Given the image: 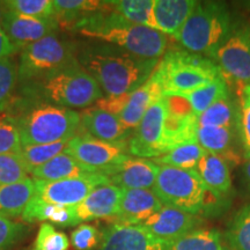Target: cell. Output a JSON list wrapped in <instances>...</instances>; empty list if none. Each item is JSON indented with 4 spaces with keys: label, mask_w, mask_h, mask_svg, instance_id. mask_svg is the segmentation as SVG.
<instances>
[{
    "label": "cell",
    "mask_w": 250,
    "mask_h": 250,
    "mask_svg": "<svg viewBox=\"0 0 250 250\" xmlns=\"http://www.w3.org/2000/svg\"><path fill=\"white\" fill-rule=\"evenodd\" d=\"M78 62L98 81L104 96H121L139 88L160 59H147L105 43H94L77 52Z\"/></svg>",
    "instance_id": "cell-1"
},
{
    "label": "cell",
    "mask_w": 250,
    "mask_h": 250,
    "mask_svg": "<svg viewBox=\"0 0 250 250\" xmlns=\"http://www.w3.org/2000/svg\"><path fill=\"white\" fill-rule=\"evenodd\" d=\"M71 29L87 39L115 45L143 58L161 59L167 51L168 39L165 34L125 20L112 11L108 1L104 7L80 20Z\"/></svg>",
    "instance_id": "cell-2"
},
{
    "label": "cell",
    "mask_w": 250,
    "mask_h": 250,
    "mask_svg": "<svg viewBox=\"0 0 250 250\" xmlns=\"http://www.w3.org/2000/svg\"><path fill=\"white\" fill-rule=\"evenodd\" d=\"M21 102L48 103L62 108H87L104 96L101 87L79 62L40 79L21 83Z\"/></svg>",
    "instance_id": "cell-3"
},
{
    "label": "cell",
    "mask_w": 250,
    "mask_h": 250,
    "mask_svg": "<svg viewBox=\"0 0 250 250\" xmlns=\"http://www.w3.org/2000/svg\"><path fill=\"white\" fill-rule=\"evenodd\" d=\"M21 111L13 115L20 130L21 144L42 145L71 140L80 131V114L73 109L48 103L17 102Z\"/></svg>",
    "instance_id": "cell-4"
},
{
    "label": "cell",
    "mask_w": 250,
    "mask_h": 250,
    "mask_svg": "<svg viewBox=\"0 0 250 250\" xmlns=\"http://www.w3.org/2000/svg\"><path fill=\"white\" fill-rule=\"evenodd\" d=\"M232 28V17L224 4L197 1L192 13L174 39L187 51L212 59Z\"/></svg>",
    "instance_id": "cell-5"
},
{
    "label": "cell",
    "mask_w": 250,
    "mask_h": 250,
    "mask_svg": "<svg viewBox=\"0 0 250 250\" xmlns=\"http://www.w3.org/2000/svg\"><path fill=\"white\" fill-rule=\"evenodd\" d=\"M153 191L162 204L202 217L223 199L211 191L196 170L160 166Z\"/></svg>",
    "instance_id": "cell-6"
},
{
    "label": "cell",
    "mask_w": 250,
    "mask_h": 250,
    "mask_svg": "<svg viewBox=\"0 0 250 250\" xmlns=\"http://www.w3.org/2000/svg\"><path fill=\"white\" fill-rule=\"evenodd\" d=\"M155 70L160 76L164 96L190 92L224 77L211 58L187 50H167Z\"/></svg>",
    "instance_id": "cell-7"
},
{
    "label": "cell",
    "mask_w": 250,
    "mask_h": 250,
    "mask_svg": "<svg viewBox=\"0 0 250 250\" xmlns=\"http://www.w3.org/2000/svg\"><path fill=\"white\" fill-rule=\"evenodd\" d=\"M76 50L74 44L62 39L57 33L24 46L20 52L18 64L19 83L40 79L76 64Z\"/></svg>",
    "instance_id": "cell-8"
},
{
    "label": "cell",
    "mask_w": 250,
    "mask_h": 250,
    "mask_svg": "<svg viewBox=\"0 0 250 250\" xmlns=\"http://www.w3.org/2000/svg\"><path fill=\"white\" fill-rule=\"evenodd\" d=\"M168 103L162 96L145 112L129 140V153L140 159L159 158L169 151L167 136Z\"/></svg>",
    "instance_id": "cell-9"
},
{
    "label": "cell",
    "mask_w": 250,
    "mask_h": 250,
    "mask_svg": "<svg viewBox=\"0 0 250 250\" xmlns=\"http://www.w3.org/2000/svg\"><path fill=\"white\" fill-rule=\"evenodd\" d=\"M225 79L230 78L243 87L250 86V26H233L229 35L212 57Z\"/></svg>",
    "instance_id": "cell-10"
},
{
    "label": "cell",
    "mask_w": 250,
    "mask_h": 250,
    "mask_svg": "<svg viewBox=\"0 0 250 250\" xmlns=\"http://www.w3.org/2000/svg\"><path fill=\"white\" fill-rule=\"evenodd\" d=\"M65 153L73 156L87 167L103 175V171L126 161L129 153V140L121 143H108L96 139L89 134L80 132L67 144Z\"/></svg>",
    "instance_id": "cell-11"
},
{
    "label": "cell",
    "mask_w": 250,
    "mask_h": 250,
    "mask_svg": "<svg viewBox=\"0 0 250 250\" xmlns=\"http://www.w3.org/2000/svg\"><path fill=\"white\" fill-rule=\"evenodd\" d=\"M34 182L36 197L52 204L62 206H76L95 188L103 184H110L108 177L100 173L59 181L34 180Z\"/></svg>",
    "instance_id": "cell-12"
},
{
    "label": "cell",
    "mask_w": 250,
    "mask_h": 250,
    "mask_svg": "<svg viewBox=\"0 0 250 250\" xmlns=\"http://www.w3.org/2000/svg\"><path fill=\"white\" fill-rule=\"evenodd\" d=\"M58 27L59 23L56 19L27 17L11 11L4 6L1 29L9 41L20 50L50 34L57 33Z\"/></svg>",
    "instance_id": "cell-13"
},
{
    "label": "cell",
    "mask_w": 250,
    "mask_h": 250,
    "mask_svg": "<svg viewBox=\"0 0 250 250\" xmlns=\"http://www.w3.org/2000/svg\"><path fill=\"white\" fill-rule=\"evenodd\" d=\"M167 243L156 239L142 225L114 224L102 232L99 250H166Z\"/></svg>",
    "instance_id": "cell-14"
},
{
    "label": "cell",
    "mask_w": 250,
    "mask_h": 250,
    "mask_svg": "<svg viewBox=\"0 0 250 250\" xmlns=\"http://www.w3.org/2000/svg\"><path fill=\"white\" fill-rule=\"evenodd\" d=\"M203 223L202 217L177 210L164 205L160 211L142 224L153 236L166 243H169L187 233L199 228Z\"/></svg>",
    "instance_id": "cell-15"
},
{
    "label": "cell",
    "mask_w": 250,
    "mask_h": 250,
    "mask_svg": "<svg viewBox=\"0 0 250 250\" xmlns=\"http://www.w3.org/2000/svg\"><path fill=\"white\" fill-rule=\"evenodd\" d=\"M160 166L153 160L129 158L122 164L108 168L103 175L109 183L121 189H153Z\"/></svg>",
    "instance_id": "cell-16"
},
{
    "label": "cell",
    "mask_w": 250,
    "mask_h": 250,
    "mask_svg": "<svg viewBox=\"0 0 250 250\" xmlns=\"http://www.w3.org/2000/svg\"><path fill=\"white\" fill-rule=\"evenodd\" d=\"M122 189L114 184H103L93 190L79 204L73 206L77 225L86 221L116 217Z\"/></svg>",
    "instance_id": "cell-17"
},
{
    "label": "cell",
    "mask_w": 250,
    "mask_h": 250,
    "mask_svg": "<svg viewBox=\"0 0 250 250\" xmlns=\"http://www.w3.org/2000/svg\"><path fill=\"white\" fill-rule=\"evenodd\" d=\"M162 202L152 189H122L118 224L142 225L162 208Z\"/></svg>",
    "instance_id": "cell-18"
},
{
    "label": "cell",
    "mask_w": 250,
    "mask_h": 250,
    "mask_svg": "<svg viewBox=\"0 0 250 250\" xmlns=\"http://www.w3.org/2000/svg\"><path fill=\"white\" fill-rule=\"evenodd\" d=\"M80 131L108 143L127 142L132 130L127 129L115 115L90 107L80 114Z\"/></svg>",
    "instance_id": "cell-19"
},
{
    "label": "cell",
    "mask_w": 250,
    "mask_h": 250,
    "mask_svg": "<svg viewBox=\"0 0 250 250\" xmlns=\"http://www.w3.org/2000/svg\"><path fill=\"white\" fill-rule=\"evenodd\" d=\"M164 96V89L159 73L154 70L145 83L139 88L130 93L126 104L118 118L125 126L130 130H134L138 126L139 122L148 108Z\"/></svg>",
    "instance_id": "cell-20"
},
{
    "label": "cell",
    "mask_w": 250,
    "mask_h": 250,
    "mask_svg": "<svg viewBox=\"0 0 250 250\" xmlns=\"http://www.w3.org/2000/svg\"><path fill=\"white\" fill-rule=\"evenodd\" d=\"M195 0H154L153 14L160 33L175 37L192 13Z\"/></svg>",
    "instance_id": "cell-21"
},
{
    "label": "cell",
    "mask_w": 250,
    "mask_h": 250,
    "mask_svg": "<svg viewBox=\"0 0 250 250\" xmlns=\"http://www.w3.org/2000/svg\"><path fill=\"white\" fill-rule=\"evenodd\" d=\"M195 170L205 186L215 195L223 198L229 193L232 179L226 159L223 156L205 152Z\"/></svg>",
    "instance_id": "cell-22"
},
{
    "label": "cell",
    "mask_w": 250,
    "mask_h": 250,
    "mask_svg": "<svg viewBox=\"0 0 250 250\" xmlns=\"http://www.w3.org/2000/svg\"><path fill=\"white\" fill-rule=\"evenodd\" d=\"M98 173V170L87 167L78 161L77 159H74L73 156L62 152L46 164L31 169L29 174L34 180L59 181Z\"/></svg>",
    "instance_id": "cell-23"
},
{
    "label": "cell",
    "mask_w": 250,
    "mask_h": 250,
    "mask_svg": "<svg viewBox=\"0 0 250 250\" xmlns=\"http://www.w3.org/2000/svg\"><path fill=\"white\" fill-rule=\"evenodd\" d=\"M34 197L35 182L33 177L0 186V215L9 219L22 215L26 206Z\"/></svg>",
    "instance_id": "cell-24"
},
{
    "label": "cell",
    "mask_w": 250,
    "mask_h": 250,
    "mask_svg": "<svg viewBox=\"0 0 250 250\" xmlns=\"http://www.w3.org/2000/svg\"><path fill=\"white\" fill-rule=\"evenodd\" d=\"M22 219L27 223L50 221L61 227L77 226L73 206H62L45 202L39 197H34L26 206Z\"/></svg>",
    "instance_id": "cell-25"
},
{
    "label": "cell",
    "mask_w": 250,
    "mask_h": 250,
    "mask_svg": "<svg viewBox=\"0 0 250 250\" xmlns=\"http://www.w3.org/2000/svg\"><path fill=\"white\" fill-rule=\"evenodd\" d=\"M174 96H179V98L183 99L189 104L193 114L198 117L206 109L210 108L213 103L229 95H228L227 81L223 77L213 81V83H208V85L199 87V88L190 90V92L177 94Z\"/></svg>",
    "instance_id": "cell-26"
},
{
    "label": "cell",
    "mask_w": 250,
    "mask_h": 250,
    "mask_svg": "<svg viewBox=\"0 0 250 250\" xmlns=\"http://www.w3.org/2000/svg\"><path fill=\"white\" fill-rule=\"evenodd\" d=\"M221 234L211 228H197L167 243L166 250H225Z\"/></svg>",
    "instance_id": "cell-27"
},
{
    "label": "cell",
    "mask_w": 250,
    "mask_h": 250,
    "mask_svg": "<svg viewBox=\"0 0 250 250\" xmlns=\"http://www.w3.org/2000/svg\"><path fill=\"white\" fill-rule=\"evenodd\" d=\"M105 1L96 0H54L55 18L59 24L72 28L80 20L104 7Z\"/></svg>",
    "instance_id": "cell-28"
},
{
    "label": "cell",
    "mask_w": 250,
    "mask_h": 250,
    "mask_svg": "<svg viewBox=\"0 0 250 250\" xmlns=\"http://www.w3.org/2000/svg\"><path fill=\"white\" fill-rule=\"evenodd\" d=\"M112 11L130 22L159 30L156 26L153 7L154 0H116L108 1Z\"/></svg>",
    "instance_id": "cell-29"
},
{
    "label": "cell",
    "mask_w": 250,
    "mask_h": 250,
    "mask_svg": "<svg viewBox=\"0 0 250 250\" xmlns=\"http://www.w3.org/2000/svg\"><path fill=\"white\" fill-rule=\"evenodd\" d=\"M237 122H239V111L236 110L229 96L213 103L197 118L198 126L226 127L232 130H235Z\"/></svg>",
    "instance_id": "cell-30"
},
{
    "label": "cell",
    "mask_w": 250,
    "mask_h": 250,
    "mask_svg": "<svg viewBox=\"0 0 250 250\" xmlns=\"http://www.w3.org/2000/svg\"><path fill=\"white\" fill-rule=\"evenodd\" d=\"M235 130L226 127H196V142L205 152L223 156L227 155L233 145Z\"/></svg>",
    "instance_id": "cell-31"
},
{
    "label": "cell",
    "mask_w": 250,
    "mask_h": 250,
    "mask_svg": "<svg viewBox=\"0 0 250 250\" xmlns=\"http://www.w3.org/2000/svg\"><path fill=\"white\" fill-rule=\"evenodd\" d=\"M204 153L205 151L201 147V145L193 140V142L181 144L166 154L153 159V161L159 166H169L180 169L195 170Z\"/></svg>",
    "instance_id": "cell-32"
},
{
    "label": "cell",
    "mask_w": 250,
    "mask_h": 250,
    "mask_svg": "<svg viewBox=\"0 0 250 250\" xmlns=\"http://www.w3.org/2000/svg\"><path fill=\"white\" fill-rule=\"evenodd\" d=\"M224 236L230 250H250V203L234 214Z\"/></svg>",
    "instance_id": "cell-33"
},
{
    "label": "cell",
    "mask_w": 250,
    "mask_h": 250,
    "mask_svg": "<svg viewBox=\"0 0 250 250\" xmlns=\"http://www.w3.org/2000/svg\"><path fill=\"white\" fill-rule=\"evenodd\" d=\"M70 140H62V142L52 144H42V145H27L22 146L20 155L26 164L28 171L46 164V162L56 158L67 147Z\"/></svg>",
    "instance_id": "cell-34"
},
{
    "label": "cell",
    "mask_w": 250,
    "mask_h": 250,
    "mask_svg": "<svg viewBox=\"0 0 250 250\" xmlns=\"http://www.w3.org/2000/svg\"><path fill=\"white\" fill-rule=\"evenodd\" d=\"M22 149L20 130L13 115L0 116V155L20 154Z\"/></svg>",
    "instance_id": "cell-35"
},
{
    "label": "cell",
    "mask_w": 250,
    "mask_h": 250,
    "mask_svg": "<svg viewBox=\"0 0 250 250\" xmlns=\"http://www.w3.org/2000/svg\"><path fill=\"white\" fill-rule=\"evenodd\" d=\"M5 7L19 14L39 19H56L54 0H9L2 1Z\"/></svg>",
    "instance_id": "cell-36"
},
{
    "label": "cell",
    "mask_w": 250,
    "mask_h": 250,
    "mask_svg": "<svg viewBox=\"0 0 250 250\" xmlns=\"http://www.w3.org/2000/svg\"><path fill=\"white\" fill-rule=\"evenodd\" d=\"M18 65L11 57L0 61V111L5 110L17 89Z\"/></svg>",
    "instance_id": "cell-37"
},
{
    "label": "cell",
    "mask_w": 250,
    "mask_h": 250,
    "mask_svg": "<svg viewBox=\"0 0 250 250\" xmlns=\"http://www.w3.org/2000/svg\"><path fill=\"white\" fill-rule=\"evenodd\" d=\"M70 241L64 233L59 232L54 225L43 223L29 250H68Z\"/></svg>",
    "instance_id": "cell-38"
},
{
    "label": "cell",
    "mask_w": 250,
    "mask_h": 250,
    "mask_svg": "<svg viewBox=\"0 0 250 250\" xmlns=\"http://www.w3.org/2000/svg\"><path fill=\"white\" fill-rule=\"evenodd\" d=\"M29 174L20 154L0 155V186L19 182Z\"/></svg>",
    "instance_id": "cell-39"
},
{
    "label": "cell",
    "mask_w": 250,
    "mask_h": 250,
    "mask_svg": "<svg viewBox=\"0 0 250 250\" xmlns=\"http://www.w3.org/2000/svg\"><path fill=\"white\" fill-rule=\"evenodd\" d=\"M101 241L102 233L88 224L79 225L71 234V243L76 250H93Z\"/></svg>",
    "instance_id": "cell-40"
},
{
    "label": "cell",
    "mask_w": 250,
    "mask_h": 250,
    "mask_svg": "<svg viewBox=\"0 0 250 250\" xmlns=\"http://www.w3.org/2000/svg\"><path fill=\"white\" fill-rule=\"evenodd\" d=\"M239 127L240 139H241L243 155L246 160L250 159V98L243 94L241 108L239 110Z\"/></svg>",
    "instance_id": "cell-41"
},
{
    "label": "cell",
    "mask_w": 250,
    "mask_h": 250,
    "mask_svg": "<svg viewBox=\"0 0 250 250\" xmlns=\"http://www.w3.org/2000/svg\"><path fill=\"white\" fill-rule=\"evenodd\" d=\"M24 233L23 225L0 215V250H7L21 239Z\"/></svg>",
    "instance_id": "cell-42"
},
{
    "label": "cell",
    "mask_w": 250,
    "mask_h": 250,
    "mask_svg": "<svg viewBox=\"0 0 250 250\" xmlns=\"http://www.w3.org/2000/svg\"><path fill=\"white\" fill-rule=\"evenodd\" d=\"M129 95L130 94L121 96H103L98 102L94 103L93 107L101 109L103 111H107L109 114H112L118 117L122 110L124 109L125 104H126Z\"/></svg>",
    "instance_id": "cell-43"
},
{
    "label": "cell",
    "mask_w": 250,
    "mask_h": 250,
    "mask_svg": "<svg viewBox=\"0 0 250 250\" xmlns=\"http://www.w3.org/2000/svg\"><path fill=\"white\" fill-rule=\"evenodd\" d=\"M18 51H21V50L9 41L4 31L0 30V61L12 57Z\"/></svg>",
    "instance_id": "cell-44"
},
{
    "label": "cell",
    "mask_w": 250,
    "mask_h": 250,
    "mask_svg": "<svg viewBox=\"0 0 250 250\" xmlns=\"http://www.w3.org/2000/svg\"><path fill=\"white\" fill-rule=\"evenodd\" d=\"M242 181L245 184L247 190L250 192V159L246 160L242 167Z\"/></svg>",
    "instance_id": "cell-45"
},
{
    "label": "cell",
    "mask_w": 250,
    "mask_h": 250,
    "mask_svg": "<svg viewBox=\"0 0 250 250\" xmlns=\"http://www.w3.org/2000/svg\"><path fill=\"white\" fill-rule=\"evenodd\" d=\"M2 13H4V5H2V1H0V30L1 29V22H2Z\"/></svg>",
    "instance_id": "cell-46"
},
{
    "label": "cell",
    "mask_w": 250,
    "mask_h": 250,
    "mask_svg": "<svg viewBox=\"0 0 250 250\" xmlns=\"http://www.w3.org/2000/svg\"><path fill=\"white\" fill-rule=\"evenodd\" d=\"M243 94H245V95H247V96H249V98H250V86L243 89Z\"/></svg>",
    "instance_id": "cell-47"
},
{
    "label": "cell",
    "mask_w": 250,
    "mask_h": 250,
    "mask_svg": "<svg viewBox=\"0 0 250 250\" xmlns=\"http://www.w3.org/2000/svg\"><path fill=\"white\" fill-rule=\"evenodd\" d=\"M225 250H230V249H229V248H226V249H225Z\"/></svg>",
    "instance_id": "cell-48"
}]
</instances>
